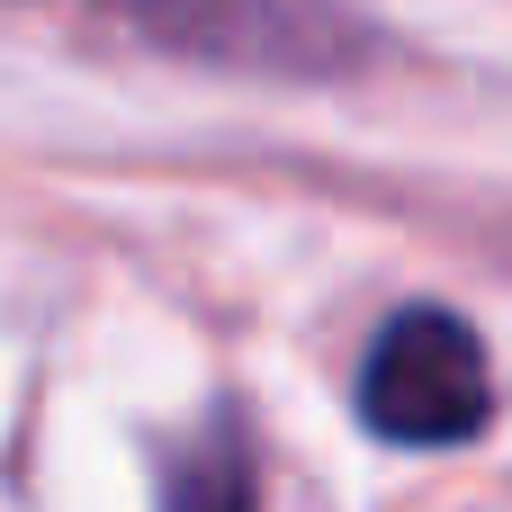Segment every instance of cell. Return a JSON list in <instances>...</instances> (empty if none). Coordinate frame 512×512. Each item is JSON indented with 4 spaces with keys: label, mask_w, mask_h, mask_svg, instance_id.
Instances as JSON below:
<instances>
[{
    "label": "cell",
    "mask_w": 512,
    "mask_h": 512,
    "mask_svg": "<svg viewBox=\"0 0 512 512\" xmlns=\"http://www.w3.org/2000/svg\"><path fill=\"white\" fill-rule=\"evenodd\" d=\"M360 423L396 450H459L495 423V369L468 315L396 306L360 360Z\"/></svg>",
    "instance_id": "1"
},
{
    "label": "cell",
    "mask_w": 512,
    "mask_h": 512,
    "mask_svg": "<svg viewBox=\"0 0 512 512\" xmlns=\"http://www.w3.org/2000/svg\"><path fill=\"white\" fill-rule=\"evenodd\" d=\"M153 45L207 54V63H252V72H351L369 36L333 0H153L135 9Z\"/></svg>",
    "instance_id": "2"
},
{
    "label": "cell",
    "mask_w": 512,
    "mask_h": 512,
    "mask_svg": "<svg viewBox=\"0 0 512 512\" xmlns=\"http://www.w3.org/2000/svg\"><path fill=\"white\" fill-rule=\"evenodd\" d=\"M162 512H261V468H252V441L216 414L189 450H180V468H171V486H162Z\"/></svg>",
    "instance_id": "3"
}]
</instances>
